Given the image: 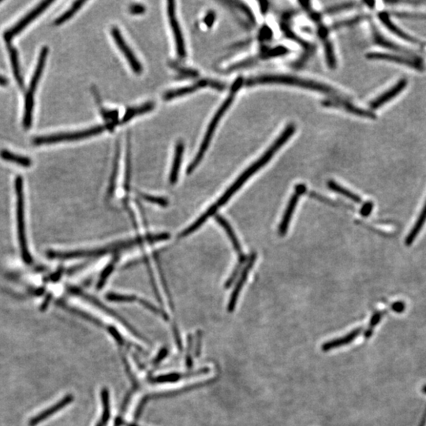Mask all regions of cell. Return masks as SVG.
I'll list each match as a JSON object with an SVG mask.
<instances>
[{
    "instance_id": "obj_23",
    "label": "cell",
    "mask_w": 426,
    "mask_h": 426,
    "mask_svg": "<svg viewBox=\"0 0 426 426\" xmlns=\"http://www.w3.org/2000/svg\"><path fill=\"white\" fill-rule=\"evenodd\" d=\"M7 48H8L9 54H10V58H11V65L13 67V72H14L17 85L22 89H24V80H23L21 68H20V64H19L17 50L16 49L14 45H11V43L7 44Z\"/></svg>"
},
{
    "instance_id": "obj_9",
    "label": "cell",
    "mask_w": 426,
    "mask_h": 426,
    "mask_svg": "<svg viewBox=\"0 0 426 426\" xmlns=\"http://www.w3.org/2000/svg\"><path fill=\"white\" fill-rule=\"evenodd\" d=\"M111 34L121 53L125 56L126 59L127 60L129 65L131 67L132 70L135 74H141L142 71H143V67H142L141 64L139 62L136 55H134V52H132L131 48L126 43L125 39L121 35V32L119 31V29L117 27L111 28Z\"/></svg>"
},
{
    "instance_id": "obj_59",
    "label": "cell",
    "mask_w": 426,
    "mask_h": 426,
    "mask_svg": "<svg viewBox=\"0 0 426 426\" xmlns=\"http://www.w3.org/2000/svg\"><path fill=\"white\" fill-rule=\"evenodd\" d=\"M97 426H103V425H102V424H101V423H99V424H97Z\"/></svg>"
},
{
    "instance_id": "obj_38",
    "label": "cell",
    "mask_w": 426,
    "mask_h": 426,
    "mask_svg": "<svg viewBox=\"0 0 426 426\" xmlns=\"http://www.w3.org/2000/svg\"><path fill=\"white\" fill-rule=\"evenodd\" d=\"M373 36H374V39L375 42L378 45H380V46L384 47V48H389V49H393V50H398V51H400L401 48L400 47L397 46V45H395V44L392 43V42H389L388 39H385L384 37L381 36L378 32L374 29V31H373Z\"/></svg>"
},
{
    "instance_id": "obj_20",
    "label": "cell",
    "mask_w": 426,
    "mask_h": 426,
    "mask_svg": "<svg viewBox=\"0 0 426 426\" xmlns=\"http://www.w3.org/2000/svg\"><path fill=\"white\" fill-rule=\"evenodd\" d=\"M184 149H185L184 142L181 140H178L175 146L173 162H172V167H171V173H170L169 181L171 185H175L178 181L181 159L184 154Z\"/></svg>"
},
{
    "instance_id": "obj_30",
    "label": "cell",
    "mask_w": 426,
    "mask_h": 426,
    "mask_svg": "<svg viewBox=\"0 0 426 426\" xmlns=\"http://www.w3.org/2000/svg\"><path fill=\"white\" fill-rule=\"evenodd\" d=\"M327 185L328 187H329L332 191L336 192V193L339 194H342L344 197H348L350 200H353V201L355 202L357 204H360L361 203V197H358L357 194H354V193L350 191V190H347L346 188L341 187L340 185L336 184V181L331 180V181H328Z\"/></svg>"
},
{
    "instance_id": "obj_40",
    "label": "cell",
    "mask_w": 426,
    "mask_h": 426,
    "mask_svg": "<svg viewBox=\"0 0 426 426\" xmlns=\"http://www.w3.org/2000/svg\"><path fill=\"white\" fill-rule=\"evenodd\" d=\"M367 18V16L360 15L357 17H353V18L348 19V20H343V21L338 22L335 23L332 26V29H337L340 28L348 27V26H354V25L358 24L360 22L362 21L364 19Z\"/></svg>"
},
{
    "instance_id": "obj_35",
    "label": "cell",
    "mask_w": 426,
    "mask_h": 426,
    "mask_svg": "<svg viewBox=\"0 0 426 426\" xmlns=\"http://www.w3.org/2000/svg\"><path fill=\"white\" fill-rule=\"evenodd\" d=\"M57 304H58V306H59L60 307H62L63 309H64V310H68V311L70 312V313H74L75 315L83 317V318L85 319V320H89V321L95 323L96 326H100V327H103L104 326L103 323H101L99 320H96V318H94V317L89 315L88 313H85V312L80 311V310H77V309L73 308V307H69V306L67 305L65 302H63V301H58Z\"/></svg>"
},
{
    "instance_id": "obj_48",
    "label": "cell",
    "mask_w": 426,
    "mask_h": 426,
    "mask_svg": "<svg viewBox=\"0 0 426 426\" xmlns=\"http://www.w3.org/2000/svg\"><path fill=\"white\" fill-rule=\"evenodd\" d=\"M108 331L109 332V333L111 334V336H113L114 339L118 342V344L120 345H124V340L121 337V335L118 333V331L113 327H108Z\"/></svg>"
},
{
    "instance_id": "obj_45",
    "label": "cell",
    "mask_w": 426,
    "mask_h": 426,
    "mask_svg": "<svg viewBox=\"0 0 426 426\" xmlns=\"http://www.w3.org/2000/svg\"><path fill=\"white\" fill-rule=\"evenodd\" d=\"M245 263H242V262L238 261V263H237L236 267L235 268L234 271H233L232 273H231V276H230L229 279H228L226 283H225V288H231V285H232L233 282L235 280L237 277H238V274L240 273V270H241V267H242L243 265Z\"/></svg>"
},
{
    "instance_id": "obj_52",
    "label": "cell",
    "mask_w": 426,
    "mask_h": 426,
    "mask_svg": "<svg viewBox=\"0 0 426 426\" xmlns=\"http://www.w3.org/2000/svg\"><path fill=\"white\" fill-rule=\"evenodd\" d=\"M167 354H168V350L166 348H164V349L161 350L160 352L158 354V356L156 357L153 363L154 364H157L161 360H163V358H165L167 356Z\"/></svg>"
},
{
    "instance_id": "obj_4",
    "label": "cell",
    "mask_w": 426,
    "mask_h": 426,
    "mask_svg": "<svg viewBox=\"0 0 426 426\" xmlns=\"http://www.w3.org/2000/svg\"><path fill=\"white\" fill-rule=\"evenodd\" d=\"M16 217H17V236L21 250L22 257L25 263H31L32 257L28 247L26 237V218H25V199L23 192V179L21 175L15 178Z\"/></svg>"
},
{
    "instance_id": "obj_22",
    "label": "cell",
    "mask_w": 426,
    "mask_h": 426,
    "mask_svg": "<svg viewBox=\"0 0 426 426\" xmlns=\"http://www.w3.org/2000/svg\"><path fill=\"white\" fill-rule=\"evenodd\" d=\"M216 222H217L218 224H219V225H220L224 229H225V231H226L227 235H228V236L229 237L230 240H231V243H232L233 247L235 249L236 253H238V259L245 258V257H247V256L243 254L241 244H240L239 241H238V238H237L236 235H235V231H234L233 228H231L229 222H228V221L225 219V218L222 217V216H219V215H216Z\"/></svg>"
},
{
    "instance_id": "obj_43",
    "label": "cell",
    "mask_w": 426,
    "mask_h": 426,
    "mask_svg": "<svg viewBox=\"0 0 426 426\" xmlns=\"http://www.w3.org/2000/svg\"><path fill=\"white\" fill-rule=\"evenodd\" d=\"M137 301L140 303V305L146 307L147 310H150L151 312H153V313H156V314H160V315L163 317L164 319H165V320H168V317L166 313H165V312L162 311V310H158V309L156 308L155 306H153L152 303L149 302V301H146V300L142 299V298H138V299H137Z\"/></svg>"
},
{
    "instance_id": "obj_7",
    "label": "cell",
    "mask_w": 426,
    "mask_h": 426,
    "mask_svg": "<svg viewBox=\"0 0 426 426\" xmlns=\"http://www.w3.org/2000/svg\"><path fill=\"white\" fill-rule=\"evenodd\" d=\"M67 290H68V292L70 293L71 295L83 298V299L86 300V301H89V302L91 303V304H93V305L96 306V307H98V308L103 310L104 312L108 313V314L111 315V317H115L116 320L120 321V323H123L125 327H127V329H128L130 332L134 334V336H137V338L144 339V338L142 337L141 336H140V334H138V332H137V331L134 329V328L130 326V323H129L128 322L125 320V319L123 318L119 314H118V313H117L116 312L114 311L113 310H111V309H110L109 307H106L105 304H103V303L101 302V301H99L97 298L92 296V295H88L87 293L84 292V291L79 289L78 288H76V287H69V288H67Z\"/></svg>"
},
{
    "instance_id": "obj_56",
    "label": "cell",
    "mask_w": 426,
    "mask_h": 426,
    "mask_svg": "<svg viewBox=\"0 0 426 426\" xmlns=\"http://www.w3.org/2000/svg\"><path fill=\"white\" fill-rule=\"evenodd\" d=\"M259 4L260 6V11H261L262 14H266V12H267L268 8H269V6H268L267 2H259Z\"/></svg>"
},
{
    "instance_id": "obj_5",
    "label": "cell",
    "mask_w": 426,
    "mask_h": 426,
    "mask_svg": "<svg viewBox=\"0 0 426 426\" xmlns=\"http://www.w3.org/2000/svg\"><path fill=\"white\" fill-rule=\"evenodd\" d=\"M135 247L133 240L120 241L115 243L105 248L95 249V250H80L74 251L58 252L49 250L47 252V256L50 259H60V260H70V259L80 258V257H100L108 253H115L118 250L133 248Z\"/></svg>"
},
{
    "instance_id": "obj_13",
    "label": "cell",
    "mask_w": 426,
    "mask_h": 426,
    "mask_svg": "<svg viewBox=\"0 0 426 426\" xmlns=\"http://www.w3.org/2000/svg\"><path fill=\"white\" fill-rule=\"evenodd\" d=\"M321 105L326 108H336L344 110L353 115H358L359 117L364 118H374L375 115L372 111L367 110L361 109L358 107L354 106L352 104L349 103L348 101L343 100L342 99H326L321 102Z\"/></svg>"
},
{
    "instance_id": "obj_32",
    "label": "cell",
    "mask_w": 426,
    "mask_h": 426,
    "mask_svg": "<svg viewBox=\"0 0 426 426\" xmlns=\"http://www.w3.org/2000/svg\"><path fill=\"white\" fill-rule=\"evenodd\" d=\"M130 175H131V142H130V134H128L127 156H126L125 179H124V189L127 193H128L130 190Z\"/></svg>"
},
{
    "instance_id": "obj_6",
    "label": "cell",
    "mask_w": 426,
    "mask_h": 426,
    "mask_svg": "<svg viewBox=\"0 0 426 426\" xmlns=\"http://www.w3.org/2000/svg\"><path fill=\"white\" fill-rule=\"evenodd\" d=\"M116 124L115 123H111V124H107L106 125L97 126V127L79 130V131L40 136V137H36L33 139V144L36 146H40L43 144H52L56 142L80 140V139L97 135L106 130H113Z\"/></svg>"
},
{
    "instance_id": "obj_3",
    "label": "cell",
    "mask_w": 426,
    "mask_h": 426,
    "mask_svg": "<svg viewBox=\"0 0 426 426\" xmlns=\"http://www.w3.org/2000/svg\"><path fill=\"white\" fill-rule=\"evenodd\" d=\"M286 85V86H297L303 89L317 91L320 93H328V94L337 95L338 92L336 89L324 84L314 82V80H307V79L300 78V77H293L288 75H263L260 77H253L247 80L246 85L247 86H254L257 85Z\"/></svg>"
},
{
    "instance_id": "obj_49",
    "label": "cell",
    "mask_w": 426,
    "mask_h": 426,
    "mask_svg": "<svg viewBox=\"0 0 426 426\" xmlns=\"http://www.w3.org/2000/svg\"><path fill=\"white\" fill-rule=\"evenodd\" d=\"M216 21V13L214 11H210L206 14L204 18L205 24L207 26V27H212L213 23Z\"/></svg>"
},
{
    "instance_id": "obj_61",
    "label": "cell",
    "mask_w": 426,
    "mask_h": 426,
    "mask_svg": "<svg viewBox=\"0 0 426 426\" xmlns=\"http://www.w3.org/2000/svg\"><path fill=\"white\" fill-rule=\"evenodd\" d=\"M0 3H1V1H0Z\"/></svg>"
},
{
    "instance_id": "obj_42",
    "label": "cell",
    "mask_w": 426,
    "mask_h": 426,
    "mask_svg": "<svg viewBox=\"0 0 426 426\" xmlns=\"http://www.w3.org/2000/svg\"><path fill=\"white\" fill-rule=\"evenodd\" d=\"M139 195L142 199H144L145 200H147L150 203H153V204L158 205V206H162V207H166L168 206V200L163 198V197H154V196L142 194V193H140Z\"/></svg>"
},
{
    "instance_id": "obj_34",
    "label": "cell",
    "mask_w": 426,
    "mask_h": 426,
    "mask_svg": "<svg viewBox=\"0 0 426 426\" xmlns=\"http://www.w3.org/2000/svg\"><path fill=\"white\" fill-rule=\"evenodd\" d=\"M85 4H86V1H77V2H74L73 4V5L71 6L70 9H68L67 11L64 13L62 15H60L58 18L54 22V24L55 26H58V25L63 24V23H65L67 22V20L70 18V17H73L77 11L82 8L83 5Z\"/></svg>"
},
{
    "instance_id": "obj_39",
    "label": "cell",
    "mask_w": 426,
    "mask_h": 426,
    "mask_svg": "<svg viewBox=\"0 0 426 426\" xmlns=\"http://www.w3.org/2000/svg\"><path fill=\"white\" fill-rule=\"evenodd\" d=\"M101 395H102V401H103L104 404L102 424H106L110 417L109 393H108V389H104L102 392H101Z\"/></svg>"
},
{
    "instance_id": "obj_15",
    "label": "cell",
    "mask_w": 426,
    "mask_h": 426,
    "mask_svg": "<svg viewBox=\"0 0 426 426\" xmlns=\"http://www.w3.org/2000/svg\"><path fill=\"white\" fill-rule=\"evenodd\" d=\"M74 400V396L71 395H68L64 397V399H61L59 402L55 403V405H52V408H48L45 411L39 413L37 415L35 416L34 418H32L29 422V426H36V424H39L42 421L48 419L49 417L53 415L55 413L59 411L60 410L67 407L70 402H72Z\"/></svg>"
},
{
    "instance_id": "obj_12",
    "label": "cell",
    "mask_w": 426,
    "mask_h": 426,
    "mask_svg": "<svg viewBox=\"0 0 426 426\" xmlns=\"http://www.w3.org/2000/svg\"><path fill=\"white\" fill-rule=\"evenodd\" d=\"M256 259H257V253H252L250 254V257H249L248 262L246 265V267L244 268L242 272H241V276H240L239 279H238V282H237L236 286H235V289H234L232 294H231L229 304H228V310L229 313H232L235 310L240 292H241L246 281L247 280V277H248L250 271L253 267V265L255 263Z\"/></svg>"
},
{
    "instance_id": "obj_31",
    "label": "cell",
    "mask_w": 426,
    "mask_h": 426,
    "mask_svg": "<svg viewBox=\"0 0 426 426\" xmlns=\"http://www.w3.org/2000/svg\"><path fill=\"white\" fill-rule=\"evenodd\" d=\"M425 221L426 203L425 205H424V208H423L422 211H421V214H420L418 220L416 222L414 228H413V229L411 230V232H410L409 235H408V238H407V240H405L408 245H411V243H412L413 241H414V240L415 239L416 237L418 236V235L419 234L420 231H421V228H422L423 225H424Z\"/></svg>"
},
{
    "instance_id": "obj_44",
    "label": "cell",
    "mask_w": 426,
    "mask_h": 426,
    "mask_svg": "<svg viewBox=\"0 0 426 426\" xmlns=\"http://www.w3.org/2000/svg\"><path fill=\"white\" fill-rule=\"evenodd\" d=\"M382 315H383V313H380V312H378V313H375L374 315L373 316L371 320H370V326H369L368 330H367V332H364V338L368 339V338H370V336H372L373 329H374L375 326H377V323L380 322Z\"/></svg>"
},
{
    "instance_id": "obj_14",
    "label": "cell",
    "mask_w": 426,
    "mask_h": 426,
    "mask_svg": "<svg viewBox=\"0 0 426 426\" xmlns=\"http://www.w3.org/2000/svg\"><path fill=\"white\" fill-rule=\"evenodd\" d=\"M318 25V36L320 40L323 45L324 51H326V59H327L328 65L331 69H335L336 67V59L335 52H334L333 46L331 43L329 38V31L324 25L320 22L317 23Z\"/></svg>"
},
{
    "instance_id": "obj_37",
    "label": "cell",
    "mask_w": 426,
    "mask_h": 426,
    "mask_svg": "<svg viewBox=\"0 0 426 426\" xmlns=\"http://www.w3.org/2000/svg\"><path fill=\"white\" fill-rule=\"evenodd\" d=\"M107 299L115 302H133L137 301L138 298L134 295H125L115 294V293H109L106 295Z\"/></svg>"
},
{
    "instance_id": "obj_17",
    "label": "cell",
    "mask_w": 426,
    "mask_h": 426,
    "mask_svg": "<svg viewBox=\"0 0 426 426\" xmlns=\"http://www.w3.org/2000/svg\"><path fill=\"white\" fill-rule=\"evenodd\" d=\"M48 54V48L47 46L43 47L39 52V58H38L37 64H36V68H35L34 73H33V77H32L30 83H29V89H28V94L33 95L34 96L35 91H36V86H37L38 83H39V78L42 77V72H43L44 67L46 63L47 56Z\"/></svg>"
},
{
    "instance_id": "obj_18",
    "label": "cell",
    "mask_w": 426,
    "mask_h": 426,
    "mask_svg": "<svg viewBox=\"0 0 426 426\" xmlns=\"http://www.w3.org/2000/svg\"><path fill=\"white\" fill-rule=\"evenodd\" d=\"M367 57L369 59H380L386 60V61H392V62L398 63V64L409 66V67H414L415 69H420V70L423 68L422 64L418 62L417 59H411V58H404V57L397 56V55H390V54L373 52V53L367 54Z\"/></svg>"
},
{
    "instance_id": "obj_2",
    "label": "cell",
    "mask_w": 426,
    "mask_h": 426,
    "mask_svg": "<svg viewBox=\"0 0 426 426\" xmlns=\"http://www.w3.org/2000/svg\"><path fill=\"white\" fill-rule=\"evenodd\" d=\"M243 83H244V82H243L242 77H238L235 80V83H233L232 86H231V91H230L229 96L225 99L224 103L219 107V109L216 111L214 116L211 120L210 124H209V127H208L207 130H206V134H205L204 139L202 140L201 144H200V148H199L198 152H197L195 157H194V159H193L190 165H189L188 168H187V175H190L194 171V169L198 166L200 161L204 157L206 151H207L208 148H209V145H210V142L212 140V137H213L214 132L216 131L221 118L224 117L225 112L229 109L230 107L232 105L233 101H234L235 96H236V93H238V91L239 90Z\"/></svg>"
},
{
    "instance_id": "obj_21",
    "label": "cell",
    "mask_w": 426,
    "mask_h": 426,
    "mask_svg": "<svg viewBox=\"0 0 426 426\" xmlns=\"http://www.w3.org/2000/svg\"><path fill=\"white\" fill-rule=\"evenodd\" d=\"M363 328H358V329H354L352 332L348 333L343 337L338 338V339H332V340L329 341V342H324L322 345L321 350L323 351H329L332 349H336V348H339V347L344 346V345H348V344L352 342L354 339H356L360 334L362 332Z\"/></svg>"
},
{
    "instance_id": "obj_16",
    "label": "cell",
    "mask_w": 426,
    "mask_h": 426,
    "mask_svg": "<svg viewBox=\"0 0 426 426\" xmlns=\"http://www.w3.org/2000/svg\"><path fill=\"white\" fill-rule=\"evenodd\" d=\"M407 85H408V82L405 79H402V80H399V83L395 85L392 89H389L387 92L383 93L381 96H378L374 100L372 101L371 104H370V108L373 110L380 108L382 105L388 103L390 99H393L395 96L400 93L405 89Z\"/></svg>"
},
{
    "instance_id": "obj_1",
    "label": "cell",
    "mask_w": 426,
    "mask_h": 426,
    "mask_svg": "<svg viewBox=\"0 0 426 426\" xmlns=\"http://www.w3.org/2000/svg\"><path fill=\"white\" fill-rule=\"evenodd\" d=\"M295 126L292 124H289L286 127V129L282 132V134L279 135V137L273 142V144L266 150V153L260 156V159H257L253 165H250L244 172H242V174L235 180V182L225 191L222 197L218 199L217 201L215 204L210 206L209 209V212L212 214L216 215L218 209L226 205L228 200L231 198V197L244 185L246 181L252 175L257 173L259 170L261 169L263 166H266L269 163L271 159L273 157L274 155L276 154V152H278L283 145L286 144L290 137H292L293 134H295Z\"/></svg>"
},
{
    "instance_id": "obj_58",
    "label": "cell",
    "mask_w": 426,
    "mask_h": 426,
    "mask_svg": "<svg viewBox=\"0 0 426 426\" xmlns=\"http://www.w3.org/2000/svg\"><path fill=\"white\" fill-rule=\"evenodd\" d=\"M128 426H137V425H136V424H128Z\"/></svg>"
},
{
    "instance_id": "obj_36",
    "label": "cell",
    "mask_w": 426,
    "mask_h": 426,
    "mask_svg": "<svg viewBox=\"0 0 426 426\" xmlns=\"http://www.w3.org/2000/svg\"><path fill=\"white\" fill-rule=\"evenodd\" d=\"M118 260V255L115 256V257L112 259V260H111V261L108 263V266L105 268V269L103 270V272L101 273L100 276H99V281H98L97 282L98 290L101 289V288L105 286L107 279H108L110 275H111V274L112 273V272H113L114 269H115V265H116Z\"/></svg>"
},
{
    "instance_id": "obj_27",
    "label": "cell",
    "mask_w": 426,
    "mask_h": 426,
    "mask_svg": "<svg viewBox=\"0 0 426 426\" xmlns=\"http://www.w3.org/2000/svg\"><path fill=\"white\" fill-rule=\"evenodd\" d=\"M34 107V96L26 93L25 96V111L23 116V126L28 130L33 124V111Z\"/></svg>"
},
{
    "instance_id": "obj_47",
    "label": "cell",
    "mask_w": 426,
    "mask_h": 426,
    "mask_svg": "<svg viewBox=\"0 0 426 426\" xmlns=\"http://www.w3.org/2000/svg\"><path fill=\"white\" fill-rule=\"evenodd\" d=\"M373 202H366V203L363 205L362 207H361V211H360L361 216H364V217H367V216H370V213H371L372 211H373Z\"/></svg>"
},
{
    "instance_id": "obj_10",
    "label": "cell",
    "mask_w": 426,
    "mask_h": 426,
    "mask_svg": "<svg viewBox=\"0 0 426 426\" xmlns=\"http://www.w3.org/2000/svg\"><path fill=\"white\" fill-rule=\"evenodd\" d=\"M167 12H168V20L171 25V30L173 33L174 39H175L177 54L180 58H185L187 55L185 42H184V36L181 33V28H180L176 14H175V2H170V1L168 2Z\"/></svg>"
},
{
    "instance_id": "obj_50",
    "label": "cell",
    "mask_w": 426,
    "mask_h": 426,
    "mask_svg": "<svg viewBox=\"0 0 426 426\" xmlns=\"http://www.w3.org/2000/svg\"><path fill=\"white\" fill-rule=\"evenodd\" d=\"M146 11V7L144 6L140 5V4H134V5L130 6V12L133 14H140Z\"/></svg>"
},
{
    "instance_id": "obj_26",
    "label": "cell",
    "mask_w": 426,
    "mask_h": 426,
    "mask_svg": "<svg viewBox=\"0 0 426 426\" xmlns=\"http://www.w3.org/2000/svg\"><path fill=\"white\" fill-rule=\"evenodd\" d=\"M379 17H380V21L381 23L384 25L388 29L390 30L392 33H393L394 34L397 35L399 37L402 38V39H405V40H408V42H416V39H414V38L411 37L409 35L407 34V33H404L403 31H402L400 29L397 27V26H395V24L391 21L390 18H389V14L387 13L381 12L379 14Z\"/></svg>"
},
{
    "instance_id": "obj_19",
    "label": "cell",
    "mask_w": 426,
    "mask_h": 426,
    "mask_svg": "<svg viewBox=\"0 0 426 426\" xmlns=\"http://www.w3.org/2000/svg\"><path fill=\"white\" fill-rule=\"evenodd\" d=\"M211 83H212V80L205 79V80H200L198 83L192 85V86H186V87L180 88V89H175V90L168 91L164 95V99L169 100V99H175V98L180 97V96H186V95L194 93L195 91L202 89V88L210 86Z\"/></svg>"
},
{
    "instance_id": "obj_55",
    "label": "cell",
    "mask_w": 426,
    "mask_h": 426,
    "mask_svg": "<svg viewBox=\"0 0 426 426\" xmlns=\"http://www.w3.org/2000/svg\"><path fill=\"white\" fill-rule=\"evenodd\" d=\"M201 332H198V333H197V351H196V353H197V356H199V355H200V344H201Z\"/></svg>"
},
{
    "instance_id": "obj_41",
    "label": "cell",
    "mask_w": 426,
    "mask_h": 426,
    "mask_svg": "<svg viewBox=\"0 0 426 426\" xmlns=\"http://www.w3.org/2000/svg\"><path fill=\"white\" fill-rule=\"evenodd\" d=\"M356 3L350 2L343 3V4H338V5L331 6L326 9V14H335V13L339 12V11H346V10H350V9L354 8L356 6Z\"/></svg>"
},
{
    "instance_id": "obj_25",
    "label": "cell",
    "mask_w": 426,
    "mask_h": 426,
    "mask_svg": "<svg viewBox=\"0 0 426 426\" xmlns=\"http://www.w3.org/2000/svg\"><path fill=\"white\" fill-rule=\"evenodd\" d=\"M154 108L155 104L153 102H148V103L144 104V105H140L139 107H136V108H129L126 111L125 115L123 117L121 121H119V124H124L126 121H128L129 120L134 118V117L147 113L149 111H152Z\"/></svg>"
},
{
    "instance_id": "obj_60",
    "label": "cell",
    "mask_w": 426,
    "mask_h": 426,
    "mask_svg": "<svg viewBox=\"0 0 426 426\" xmlns=\"http://www.w3.org/2000/svg\"><path fill=\"white\" fill-rule=\"evenodd\" d=\"M424 392H426V387L424 388Z\"/></svg>"
},
{
    "instance_id": "obj_29",
    "label": "cell",
    "mask_w": 426,
    "mask_h": 426,
    "mask_svg": "<svg viewBox=\"0 0 426 426\" xmlns=\"http://www.w3.org/2000/svg\"><path fill=\"white\" fill-rule=\"evenodd\" d=\"M120 147L119 144L117 143L116 152H115V158H114L113 168L111 172V178H110L109 187H108V199L112 197L115 189V182H116L117 174H118V162H119Z\"/></svg>"
},
{
    "instance_id": "obj_33",
    "label": "cell",
    "mask_w": 426,
    "mask_h": 426,
    "mask_svg": "<svg viewBox=\"0 0 426 426\" xmlns=\"http://www.w3.org/2000/svg\"><path fill=\"white\" fill-rule=\"evenodd\" d=\"M209 372V369H202L199 370L197 373H189L187 375L178 374V373H171V374L165 375V376H159V377H156L153 379L152 382L153 383H168V382H175L177 380H180L182 377L186 376H191V375L201 374V373H208Z\"/></svg>"
},
{
    "instance_id": "obj_51",
    "label": "cell",
    "mask_w": 426,
    "mask_h": 426,
    "mask_svg": "<svg viewBox=\"0 0 426 426\" xmlns=\"http://www.w3.org/2000/svg\"><path fill=\"white\" fill-rule=\"evenodd\" d=\"M272 35V30L268 26H265L260 30V38L261 39H269Z\"/></svg>"
},
{
    "instance_id": "obj_11",
    "label": "cell",
    "mask_w": 426,
    "mask_h": 426,
    "mask_svg": "<svg viewBox=\"0 0 426 426\" xmlns=\"http://www.w3.org/2000/svg\"><path fill=\"white\" fill-rule=\"evenodd\" d=\"M306 191H307V187L303 184H298V186L295 187V193L290 198L286 210L284 212L282 220H281L280 225H279V233L281 236H284L288 232L290 222H291V218H292L293 214L295 212V208L298 205L300 196L305 194Z\"/></svg>"
},
{
    "instance_id": "obj_28",
    "label": "cell",
    "mask_w": 426,
    "mask_h": 426,
    "mask_svg": "<svg viewBox=\"0 0 426 426\" xmlns=\"http://www.w3.org/2000/svg\"><path fill=\"white\" fill-rule=\"evenodd\" d=\"M0 156L4 160L17 164V165L24 167V168H29L32 165V160L29 157L14 154V153H11L10 151L6 150V149L1 150Z\"/></svg>"
},
{
    "instance_id": "obj_8",
    "label": "cell",
    "mask_w": 426,
    "mask_h": 426,
    "mask_svg": "<svg viewBox=\"0 0 426 426\" xmlns=\"http://www.w3.org/2000/svg\"><path fill=\"white\" fill-rule=\"evenodd\" d=\"M52 1H50V0H47V1H43V2L40 3V4H38L36 7H35L33 10H32L31 11H29L27 14H26L25 17H23V18L20 20V21L17 22L14 26L10 28V29H7L4 32V40L7 42V44L11 43V39L16 36V35L18 34L19 33H21L22 30L29 23L33 22L38 15L42 14L45 10H46L49 5L52 4Z\"/></svg>"
},
{
    "instance_id": "obj_53",
    "label": "cell",
    "mask_w": 426,
    "mask_h": 426,
    "mask_svg": "<svg viewBox=\"0 0 426 426\" xmlns=\"http://www.w3.org/2000/svg\"><path fill=\"white\" fill-rule=\"evenodd\" d=\"M404 308H405V306L402 302H395V304L392 305V310L395 312H397V313H401V312L403 311Z\"/></svg>"
},
{
    "instance_id": "obj_46",
    "label": "cell",
    "mask_w": 426,
    "mask_h": 426,
    "mask_svg": "<svg viewBox=\"0 0 426 426\" xmlns=\"http://www.w3.org/2000/svg\"><path fill=\"white\" fill-rule=\"evenodd\" d=\"M174 68L178 70L180 74H184V75H187L189 77H196L197 75V71L191 70V69L184 68V67H179V66L177 65L174 66Z\"/></svg>"
},
{
    "instance_id": "obj_54",
    "label": "cell",
    "mask_w": 426,
    "mask_h": 426,
    "mask_svg": "<svg viewBox=\"0 0 426 426\" xmlns=\"http://www.w3.org/2000/svg\"><path fill=\"white\" fill-rule=\"evenodd\" d=\"M174 335H175V339H176L177 344H178V348L181 349V339H180L179 333H178V328L176 326H173Z\"/></svg>"
},
{
    "instance_id": "obj_24",
    "label": "cell",
    "mask_w": 426,
    "mask_h": 426,
    "mask_svg": "<svg viewBox=\"0 0 426 426\" xmlns=\"http://www.w3.org/2000/svg\"><path fill=\"white\" fill-rule=\"evenodd\" d=\"M92 91H93V96H94L95 99H96V103H97L98 106H99V111H100V113L101 115H102V116L105 118V119L108 121V124H111V123L118 124V123H119V121H118V111H117V110H108L104 108L103 105L101 104L100 96H99V93H98L96 88H92Z\"/></svg>"
},
{
    "instance_id": "obj_57",
    "label": "cell",
    "mask_w": 426,
    "mask_h": 426,
    "mask_svg": "<svg viewBox=\"0 0 426 426\" xmlns=\"http://www.w3.org/2000/svg\"><path fill=\"white\" fill-rule=\"evenodd\" d=\"M8 79L6 78L4 76L0 75V86H7Z\"/></svg>"
}]
</instances>
